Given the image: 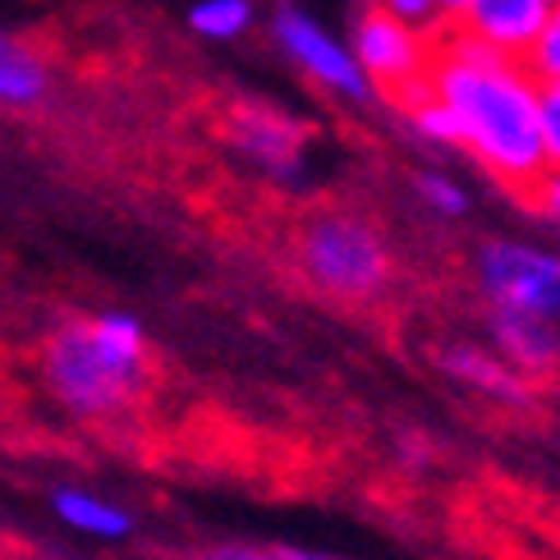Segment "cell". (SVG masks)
Masks as SVG:
<instances>
[{
  "label": "cell",
  "instance_id": "cell-1",
  "mask_svg": "<svg viewBox=\"0 0 560 560\" xmlns=\"http://www.w3.org/2000/svg\"><path fill=\"white\" fill-rule=\"evenodd\" d=\"M432 42L436 51L428 88L451 106L459 148H469L492 171V179L524 202L533 179L547 166L538 133V79L520 60L487 51V46L451 33L446 23L432 28Z\"/></svg>",
  "mask_w": 560,
  "mask_h": 560
},
{
  "label": "cell",
  "instance_id": "cell-2",
  "mask_svg": "<svg viewBox=\"0 0 560 560\" xmlns=\"http://www.w3.org/2000/svg\"><path fill=\"white\" fill-rule=\"evenodd\" d=\"M42 372L69 413H120L148 386V331L120 308L65 322L42 349Z\"/></svg>",
  "mask_w": 560,
  "mask_h": 560
},
{
  "label": "cell",
  "instance_id": "cell-3",
  "mask_svg": "<svg viewBox=\"0 0 560 560\" xmlns=\"http://www.w3.org/2000/svg\"><path fill=\"white\" fill-rule=\"evenodd\" d=\"M299 271L331 299H372L390 276V253L382 235L359 217L326 212L299 235Z\"/></svg>",
  "mask_w": 560,
  "mask_h": 560
},
{
  "label": "cell",
  "instance_id": "cell-4",
  "mask_svg": "<svg viewBox=\"0 0 560 560\" xmlns=\"http://www.w3.org/2000/svg\"><path fill=\"white\" fill-rule=\"evenodd\" d=\"M354 51H359L354 56L359 69L386 92L390 102L409 106L418 92H428V69H432V51H436L432 33L413 28V23H405V19H395V14L372 5L359 19Z\"/></svg>",
  "mask_w": 560,
  "mask_h": 560
},
{
  "label": "cell",
  "instance_id": "cell-5",
  "mask_svg": "<svg viewBox=\"0 0 560 560\" xmlns=\"http://www.w3.org/2000/svg\"><path fill=\"white\" fill-rule=\"evenodd\" d=\"M478 280L492 308L560 322V258L528 244H487L478 253Z\"/></svg>",
  "mask_w": 560,
  "mask_h": 560
},
{
  "label": "cell",
  "instance_id": "cell-6",
  "mask_svg": "<svg viewBox=\"0 0 560 560\" xmlns=\"http://www.w3.org/2000/svg\"><path fill=\"white\" fill-rule=\"evenodd\" d=\"M551 10H556V0H474L464 14L446 19V28L497 56L524 60L528 46L542 33V23L551 19Z\"/></svg>",
  "mask_w": 560,
  "mask_h": 560
},
{
  "label": "cell",
  "instance_id": "cell-7",
  "mask_svg": "<svg viewBox=\"0 0 560 560\" xmlns=\"http://www.w3.org/2000/svg\"><path fill=\"white\" fill-rule=\"evenodd\" d=\"M276 33H280V42H285V51L308 69L313 79H322L326 88H336V92H345V97H368V74L359 69V60L349 56V51H340V46L326 37L317 23L308 19V14H299V10H280L276 14Z\"/></svg>",
  "mask_w": 560,
  "mask_h": 560
},
{
  "label": "cell",
  "instance_id": "cell-8",
  "mask_svg": "<svg viewBox=\"0 0 560 560\" xmlns=\"http://www.w3.org/2000/svg\"><path fill=\"white\" fill-rule=\"evenodd\" d=\"M492 340L501 345V359L520 372H547L560 359V331L556 322L533 313L492 308Z\"/></svg>",
  "mask_w": 560,
  "mask_h": 560
},
{
  "label": "cell",
  "instance_id": "cell-9",
  "mask_svg": "<svg viewBox=\"0 0 560 560\" xmlns=\"http://www.w3.org/2000/svg\"><path fill=\"white\" fill-rule=\"evenodd\" d=\"M441 372L451 382L469 386V390H482L487 400H501V405H528V386L520 382V372L510 368L505 359L487 354L478 345H451L441 354Z\"/></svg>",
  "mask_w": 560,
  "mask_h": 560
},
{
  "label": "cell",
  "instance_id": "cell-10",
  "mask_svg": "<svg viewBox=\"0 0 560 560\" xmlns=\"http://www.w3.org/2000/svg\"><path fill=\"white\" fill-rule=\"evenodd\" d=\"M51 510H56V520L65 528L83 533V538L115 542V538H129V533H133V515L125 505L102 501L97 492H83V487H56Z\"/></svg>",
  "mask_w": 560,
  "mask_h": 560
},
{
  "label": "cell",
  "instance_id": "cell-11",
  "mask_svg": "<svg viewBox=\"0 0 560 560\" xmlns=\"http://www.w3.org/2000/svg\"><path fill=\"white\" fill-rule=\"evenodd\" d=\"M230 133H235V143L248 156H258L262 166L285 171V166H294V156H299V129L290 120H280L276 110L244 106V110H235V120H230Z\"/></svg>",
  "mask_w": 560,
  "mask_h": 560
},
{
  "label": "cell",
  "instance_id": "cell-12",
  "mask_svg": "<svg viewBox=\"0 0 560 560\" xmlns=\"http://www.w3.org/2000/svg\"><path fill=\"white\" fill-rule=\"evenodd\" d=\"M46 92V69L23 42L0 33V106H33Z\"/></svg>",
  "mask_w": 560,
  "mask_h": 560
},
{
  "label": "cell",
  "instance_id": "cell-13",
  "mask_svg": "<svg viewBox=\"0 0 560 560\" xmlns=\"http://www.w3.org/2000/svg\"><path fill=\"white\" fill-rule=\"evenodd\" d=\"M189 23L207 37H235L248 23V0H202L189 14Z\"/></svg>",
  "mask_w": 560,
  "mask_h": 560
},
{
  "label": "cell",
  "instance_id": "cell-14",
  "mask_svg": "<svg viewBox=\"0 0 560 560\" xmlns=\"http://www.w3.org/2000/svg\"><path fill=\"white\" fill-rule=\"evenodd\" d=\"M533 79H560V0H556V10H551V19L542 23V33H538V42L528 46V56L520 60Z\"/></svg>",
  "mask_w": 560,
  "mask_h": 560
},
{
  "label": "cell",
  "instance_id": "cell-15",
  "mask_svg": "<svg viewBox=\"0 0 560 560\" xmlns=\"http://www.w3.org/2000/svg\"><path fill=\"white\" fill-rule=\"evenodd\" d=\"M538 133L547 161H560V79H538Z\"/></svg>",
  "mask_w": 560,
  "mask_h": 560
},
{
  "label": "cell",
  "instance_id": "cell-16",
  "mask_svg": "<svg viewBox=\"0 0 560 560\" xmlns=\"http://www.w3.org/2000/svg\"><path fill=\"white\" fill-rule=\"evenodd\" d=\"M377 10H386V14H395V19H405V23H413V28H423V33H432V28H441L446 23V10H441V0H372Z\"/></svg>",
  "mask_w": 560,
  "mask_h": 560
},
{
  "label": "cell",
  "instance_id": "cell-17",
  "mask_svg": "<svg viewBox=\"0 0 560 560\" xmlns=\"http://www.w3.org/2000/svg\"><path fill=\"white\" fill-rule=\"evenodd\" d=\"M418 194H423L441 217H459L464 207H469L464 189H455V184H451V179H441V175H418Z\"/></svg>",
  "mask_w": 560,
  "mask_h": 560
},
{
  "label": "cell",
  "instance_id": "cell-18",
  "mask_svg": "<svg viewBox=\"0 0 560 560\" xmlns=\"http://www.w3.org/2000/svg\"><path fill=\"white\" fill-rule=\"evenodd\" d=\"M524 202H528V207H538L542 217L560 221V161H547L542 175L533 179V189H528V198H524Z\"/></svg>",
  "mask_w": 560,
  "mask_h": 560
},
{
  "label": "cell",
  "instance_id": "cell-19",
  "mask_svg": "<svg viewBox=\"0 0 560 560\" xmlns=\"http://www.w3.org/2000/svg\"><path fill=\"white\" fill-rule=\"evenodd\" d=\"M202 560H280L276 547H248V542H221L212 551H202Z\"/></svg>",
  "mask_w": 560,
  "mask_h": 560
},
{
  "label": "cell",
  "instance_id": "cell-20",
  "mask_svg": "<svg viewBox=\"0 0 560 560\" xmlns=\"http://www.w3.org/2000/svg\"><path fill=\"white\" fill-rule=\"evenodd\" d=\"M276 551H280V560H340L331 551H313V547H276Z\"/></svg>",
  "mask_w": 560,
  "mask_h": 560
},
{
  "label": "cell",
  "instance_id": "cell-21",
  "mask_svg": "<svg viewBox=\"0 0 560 560\" xmlns=\"http://www.w3.org/2000/svg\"><path fill=\"white\" fill-rule=\"evenodd\" d=\"M469 5H474V0H441V10H446V19H451V14H464Z\"/></svg>",
  "mask_w": 560,
  "mask_h": 560
},
{
  "label": "cell",
  "instance_id": "cell-22",
  "mask_svg": "<svg viewBox=\"0 0 560 560\" xmlns=\"http://www.w3.org/2000/svg\"><path fill=\"white\" fill-rule=\"evenodd\" d=\"M33 560H37V556H33Z\"/></svg>",
  "mask_w": 560,
  "mask_h": 560
}]
</instances>
